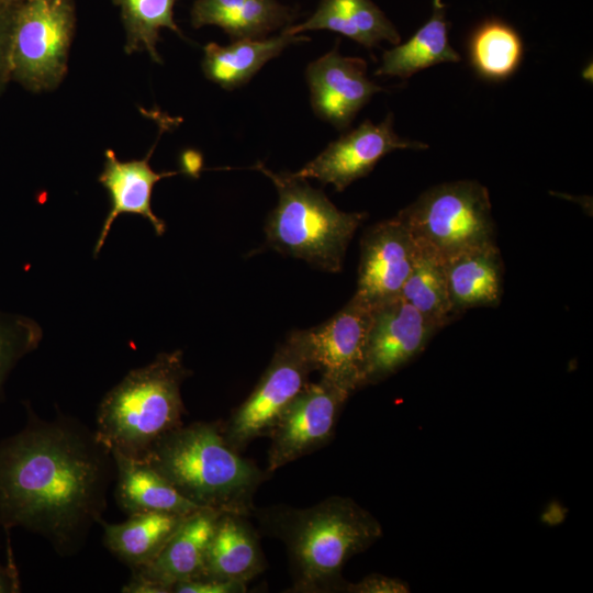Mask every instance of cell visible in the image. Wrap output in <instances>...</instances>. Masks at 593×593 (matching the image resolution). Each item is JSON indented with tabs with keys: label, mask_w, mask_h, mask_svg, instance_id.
<instances>
[{
	"label": "cell",
	"mask_w": 593,
	"mask_h": 593,
	"mask_svg": "<svg viewBox=\"0 0 593 593\" xmlns=\"http://www.w3.org/2000/svg\"><path fill=\"white\" fill-rule=\"evenodd\" d=\"M350 394L322 377L317 382H309L268 434L267 472H273L328 444Z\"/></svg>",
	"instance_id": "obj_10"
},
{
	"label": "cell",
	"mask_w": 593,
	"mask_h": 593,
	"mask_svg": "<svg viewBox=\"0 0 593 593\" xmlns=\"http://www.w3.org/2000/svg\"><path fill=\"white\" fill-rule=\"evenodd\" d=\"M178 0H113L121 9V19L125 30L126 54L145 51L153 61L163 64L157 52L163 27L184 38L174 20V7Z\"/></svg>",
	"instance_id": "obj_27"
},
{
	"label": "cell",
	"mask_w": 593,
	"mask_h": 593,
	"mask_svg": "<svg viewBox=\"0 0 593 593\" xmlns=\"http://www.w3.org/2000/svg\"><path fill=\"white\" fill-rule=\"evenodd\" d=\"M396 215L418 246L434 251L443 260L495 243L489 191L475 180L432 187Z\"/></svg>",
	"instance_id": "obj_6"
},
{
	"label": "cell",
	"mask_w": 593,
	"mask_h": 593,
	"mask_svg": "<svg viewBox=\"0 0 593 593\" xmlns=\"http://www.w3.org/2000/svg\"><path fill=\"white\" fill-rule=\"evenodd\" d=\"M314 368L294 331L276 350L249 396L222 425L227 443L236 450L268 436L281 414L310 382Z\"/></svg>",
	"instance_id": "obj_8"
},
{
	"label": "cell",
	"mask_w": 593,
	"mask_h": 593,
	"mask_svg": "<svg viewBox=\"0 0 593 593\" xmlns=\"http://www.w3.org/2000/svg\"><path fill=\"white\" fill-rule=\"evenodd\" d=\"M469 56L473 69L483 78H508L519 66L523 42L518 33L500 20L480 24L469 41Z\"/></svg>",
	"instance_id": "obj_26"
},
{
	"label": "cell",
	"mask_w": 593,
	"mask_h": 593,
	"mask_svg": "<svg viewBox=\"0 0 593 593\" xmlns=\"http://www.w3.org/2000/svg\"><path fill=\"white\" fill-rule=\"evenodd\" d=\"M21 592L19 572L13 560V551L8 539V563L4 566L0 561V593Z\"/></svg>",
	"instance_id": "obj_32"
},
{
	"label": "cell",
	"mask_w": 593,
	"mask_h": 593,
	"mask_svg": "<svg viewBox=\"0 0 593 593\" xmlns=\"http://www.w3.org/2000/svg\"><path fill=\"white\" fill-rule=\"evenodd\" d=\"M202 165V158L201 155L198 152L194 150H187L182 153L181 155V170L182 172H187L188 175L198 176V172Z\"/></svg>",
	"instance_id": "obj_33"
},
{
	"label": "cell",
	"mask_w": 593,
	"mask_h": 593,
	"mask_svg": "<svg viewBox=\"0 0 593 593\" xmlns=\"http://www.w3.org/2000/svg\"><path fill=\"white\" fill-rule=\"evenodd\" d=\"M294 18V11L277 0H195L190 13L194 29L216 25L232 41L264 38Z\"/></svg>",
	"instance_id": "obj_19"
},
{
	"label": "cell",
	"mask_w": 593,
	"mask_h": 593,
	"mask_svg": "<svg viewBox=\"0 0 593 593\" xmlns=\"http://www.w3.org/2000/svg\"><path fill=\"white\" fill-rule=\"evenodd\" d=\"M316 30L340 33L368 49L382 41L394 45L401 41L396 27L371 0H321L305 22L289 25L282 31L298 35Z\"/></svg>",
	"instance_id": "obj_20"
},
{
	"label": "cell",
	"mask_w": 593,
	"mask_h": 593,
	"mask_svg": "<svg viewBox=\"0 0 593 593\" xmlns=\"http://www.w3.org/2000/svg\"><path fill=\"white\" fill-rule=\"evenodd\" d=\"M165 127L166 124L160 125L157 141L142 159L123 161L112 149L104 152V165L98 180L109 193L110 210L93 248L94 258L101 251L112 224L120 214H138L150 222L157 236L165 234V221L152 210V193L154 186L160 179L175 176L178 171L157 172L149 165L152 154Z\"/></svg>",
	"instance_id": "obj_16"
},
{
	"label": "cell",
	"mask_w": 593,
	"mask_h": 593,
	"mask_svg": "<svg viewBox=\"0 0 593 593\" xmlns=\"http://www.w3.org/2000/svg\"><path fill=\"white\" fill-rule=\"evenodd\" d=\"M253 168L266 175L278 191V204L265 227L269 246L322 270L340 271L347 246L367 214L340 211L321 190L292 172L276 174L261 163Z\"/></svg>",
	"instance_id": "obj_5"
},
{
	"label": "cell",
	"mask_w": 593,
	"mask_h": 593,
	"mask_svg": "<svg viewBox=\"0 0 593 593\" xmlns=\"http://www.w3.org/2000/svg\"><path fill=\"white\" fill-rule=\"evenodd\" d=\"M75 30V0H25L13 22L11 79L34 93L55 90L67 75Z\"/></svg>",
	"instance_id": "obj_7"
},
{
	"label": "cell",
	"mask_w": 593,
	"mask_h": 593,
	"mask_svg": "<svg viewBox=\"0 0 593 593\" xmlns=\"http://www.w3.org/2000/svg\"><path fill=\"white\" fill-rule=\"evenodd\" d=\"M25 0H0V2L12 7V8H19Z\"/></svg>",
	"instance_id": "obj_34"
},
{
	"label": "cell",
	"mask_w": 593,
	"mask_h": 593,
	"mask_svg": "<svg viewBox=\"0 0 593 593\" xmlns=\"http://www.w3.org/2000/svg\"><path fill=\"white\" fill-rule=\"evenodd\" d=\"M304 35L284 33L264 38H243L222 46L209 43L203 47L204 76L223 89L233 90L246 85L270 59L287 46L306 41Z\"/></svg>",
	"instance_id": "obj_22"
},
{
	"label": "cell",
	"mask_w": 593,
	"mask_h": 593,
	"mask_svg": "<svg viewBox=\"0 0 593 593\" xmlns=\"http://www.w3.org/2000/svg\"><path fill=\"white\" fill-rule=\"evenodd\" d=\"M403 148L424 149L428 145L400 137L393 130V115L389 113L379 124L363 121L329 143L318 156L292 175L331 183L337 191H343L355 180L369 175L382 157Z\"/></svg>",
	"instance_id": "obj_11"
},
{
	"label": "cell",
	"mask_w": 593,
	"mask_h": 593,
	"mask_svg": "<svg viewBox=\"0 0 593 593\" xmlns=\"http://www.w3.org/2000/svg\"><path fill=\"white\" fill-rule=\"evenodd\" d=\"M26 422L0 440V527L44 537L63 557L78 553L107 507L115 462L94 430L75 417Z\"/></svg>",
	"instance_id": "obj_1"
},
{
	"label": "cell",
	"mask_w": 593,
	"mask_h": 593,
	"mask_svg": "<svg viewBox=\"0 0 593 593\" xmlns=\"http://www.w3.org/2000/svg\"><path fill=\"white\" fill-rule=\"evenodd\" d=\"M189 515V514H188ZM187 515L145 512L128 515L125 522L100 521L105 547L131 570L150 563L179 528Z\"/></svg>",
	"instance_id": "obj_23"
},
{
	"label": "cell",
	"mask_w": 593,
	"mask_h": 593,
	"mask_svg": "<svg viewBox=\"0 0 593 593\" xmlns=\"http://www.w3.org/2000/svg\"><path fill=\"white\" fill-rule=\"evenodd\" d=\"M400 295L440 331L455 315L448 295L443 259L417 245L413 269Z\"/></svg>",
	"instance_id": "obj_25"
},
{
	"label": "cell",
	"mask_w": 593,
	"mask_h": 593,
	"mask_svg": "<svg viewBox=\"0 0 593 593\" xmlns=\"http://www.w3.org/2000/svg\"><path fill=\"white\" fill-rule=\"evenodd\" d=\"M190 373L179 349L131 370L101 400L97 438L110 451L143 458L160 437L182 425L180 390Z\"/></svg>",
	"instance_id": "obj_4"
},
{
	"label": "cell",
	"mask_w": 593,
	"mask_h": 593,
	"mask_svg": "<svg viewBox=\"0 0 593 593\" xmlns=\"http://www.w3.org/2000/svg\"><path fill=\"white\" fill-rule=\"evenodd\" d=\"M345 592L349 593H406L410 588L406 582L387 575L373 573L357 583H349Z\"/></svg>",
	"instance_id": "obj_31"
},
{
	"label": "cell",
	"mask_w": 593,
	"mask_h": 593,
	"mask_svg": "<svg viewBox=\"0 0 593 593\" xmlns=\"http://www.w3.org/2000/svg\"><path fill=\"white\" fill-rule=\"evenodd\" d=\"M202 508L247 516L265 473L226 440L219 423L195 422L160 437L143 458Z\"/></svg>",
	"instance_id": "obj_3"
},
{
	"label": "cell",
	"mask_w": 593,
	"mask_h": 593,
	"mask_svg": "<svg viewBox=\"0 0 593 593\" xmlns=\"http://www.w3.org/2000/svg\"><path fill=\"white\" fill-rule=\"evenodd\" d=\"M265 567L257 534L246 516L222 512L208 548L201 577L247 584Z\"/></svg>",
	"instance_id": "obj_18"
},
{
	"label": "cell",
	"mask_w": 593,
	"mask_h": 593,
	"mask_svg": "<svg viewBox=\"0 0 593 593\" xmlns=\"http://www.w3.org/2000/svg\"><path fill=\"white\" fill-rule=\"evenodd\" d=\"M247 584L200 577L177 583L172 593H243Z\"/></svg>",
	"instance_id": "obj_30"
},
{
	"label": "cell",
	"mask_w": 593,
	"mask_h": 593,
	"mask_svg": "<svg viewBox=\"0 0 593 593\" xmlns=\"http://www.w3.org/2000/svg\"><path fill=\"white\" fill-rule=\"evenodd\" d=\"M305 78L314 113L338 130L350 125L371 97L384 89L367 77V63L342 56L338 47L309 64Z\"/></svg>",
	"instance_id": "obj_15"
},
{
	"label": "cell",
	"mask_w": 593,
	"mask_h": 593,
	"mask_svg": "<svg viewBox=\"0 0 593 593\" xmlns=\"http://www.w3.org/2000/svg\"><path fill=\"white\" fill-rule=\"evenodd\" d=\"M372 306L357 296L323 324L294 331L314 370L353 393L363 387Z\"/></svg>",
	"instance_id": "obj_9"
},
{
	"label": "cell",
	"mask_w": 593,
	"mask_h": 593,
	"mask_svg": "<svg viewBox=\"0 0 593 593\" xmlns=\"http://www.w3.org/2000/svg\"><path fill=\"white\" fill-rule=\"evenodd\" d=\"M443 265L456 318L470 309L500 304L504 266L495 243L457 254L443 260Z\"/></svg>",
	"instance_id": "obj_17"
},
{
	"label": "cell",
	"mask_w": 593,
	"mask_h": 593,
	"mask_svg": "<svg viewBox=\"0 0 593 593\" xmlns=\"http://www.w3.org/2000/svg\"><path fill=\"white\" fill-rule=\"evenodd\" d=\"M42 336V328L34 320L0 310V403L9 374L23 357L38 347Z\"/></svg>",
	"instance_id": "obj_28"
},
{
	"label": "cell",
	"mask_w": 593,
	"mask_h": 593,
	"mask_svg": "<svg viewBox=\"0 0 593 593\" xmlns=\"http://www.w3.org/2000/svg\"><path fill=\"white\" fill-rule=\"evenodd\" d=\"M448 22L443 0H433L432 15L406 42L382 55L376 75L406 79L440 63H457L461 56L449 43Z\"/></svg>",
	"instance_id": "obj_24"
},
{
	"label": "cell",
	"mask_w": 593,
	"mask_h": 593,
	"mask_svg": "<svg viewBox=\"0 0 593 593\" xmlns=\"http://www.w3.org/2000/svg\"><path fill=\"white\" fill-rule=\"evenodd\" d=\"M16 9L0 2V93L11 79L10 45Z\"/></svg>",
	"instance_id": "obj_29"
},
{
	"label": "cell",
	"mask_w": 593,
	"mask_h": 593,
	"mask_svg": "<svg viewBox=\"0 0 593 593\" xmlns=\"http://www.w3.org/2000/svg\"><path fill=\"white\" fill-rule=\"evenodd\" d=\"M260 526L287 549L295 593L345 592V563L382 536L379 521L354 500L329 496L309 507L257 511Z\"/></svg>",
	"instance_id": "obj_2"
},
{
	"label": "cell",
	"mask_w": 593,
	"mask_h": 593,
	"mask_svg": "<svg viewBox=\"0 0 593 593\" xmlns=\"http://www.w3.org/2000/svg\"><path fill=\"white\" fill-rule=\"evenodd\" d=\"M417 244L396 215L370 226L360 242L355 296L376 306L395 296L410 276Z\"/></svg>",
	"instance_id": "obj_13"
},
{
	"label": "cell",
	"mask_w": 593,
	"mask_h": 593,
	"mask_svg": "<svg viewBox=\"0 0 593 593\" xmlns=\"http://www.w3.org/2000/svg\"><path fill=\"white\" fill-rule=\"evenodd\" d=\"M221 513L199 508L187 515L158 556L147 566L132 571L122 592L170 593L177 583L200 578Z\"/></svg>",
	"instance_id": "obj_14"
},
{
	"label": "cell",
	"mask_w": 593,
	"mask_h": 593,
	"mask_svg": "<svg viewBox=\"0 0 593 593\" xmlns=\"http://www.w3.org/2000/svg\"><path fill=\"white\" fill-rule=\"evenodd\" d=\"M111 452L115 462V500L127 515L145 512L188 515L202 508L183 497L143 459Z\"/></svg>",
	"instance_id": "obj_21"
},
{
	"label": "cell",
	"mask_w": 593,
	"mask_h": 593,
	"mask_svg": "<svg viewBox=\"0 0 593 593\" xmlns=\"http://www.w3.org/2000/svg\"><path fill=\"white\" fill-rule=\"evenodd\" d=\"M439 332L401 295L372 307L363 387L376 384L417 357Z\"/></svg>",
	"instance_id": "obj_12"
}]
</instances>
